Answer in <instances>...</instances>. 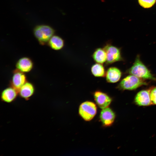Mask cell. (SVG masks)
I'll return each mask as SVG.
<instances>
[{"instance_id":"e0dca14e","label":"cell","mask_w":156,"mask_h":156,"mask_svg":"<svg viewBox=\"0 0 156 156\" xmlns=\"http://www.w3.org/2000/svg\"><path fill=\"white\" fill-rule=\"evenodd\" d=\"M140 5L144 8H149L155 3L156 0H138Z\"/></svg>"},{"instance_id":"9a60e30c","label":"cell","mask_w":156,"mask_h":156,"mask_svg":"<svg viewBox=\"0 0 156 156\" xmlns=\"http://www.w3.org/2000/svg\"><path fill=\"white\" fill-rule=\"evenodd\" d=\"M49 46L53 49L59 50L61 49L64 46V41L60 37L53 36L48 42Z\"/></svg>"},{"instance_id":"8fae6325","label":"cell","mask_w":156,"mask_h":156,"mask_svg":"<svg viewBox=\"0 0 156 156\" xmlns=\"http://www.w3.org/2000/svg\"><path fill=\"white\" fill-rule=\"evenodd\" d=\"M18 93V90L12 87L4 89L1 94L2 100L6 103H11L16 99Z\"/></svg>"},{"instance_id":"5b68a950","label":"cell","mask_w":156,"mask_h":156,"mask_svg":"<svg viewBox=\"0 0 156 156\" xmlns=\"http://www.w3.org/2000/svg\"><path fill=\"white\" fill-rule=\"evenodd\" d=\"M103 48L107 54L106 65L123 60L120 48L109 44H106Z\"/></svg>"},{"instance_id":"7c38bea8","label":"cell","mask_w":156,"mask_h":156,"mask_svg":"<svg viewBox=\"0 0 156 156\" xmlns=\"http://www.w3.org/2000/svg\"><path fill=\"white\" fill-rule=\"evenodd\" d=\"M33 63L31 60L27 57L20 59L16 62V67L17 70L23 72L27 73L32 69Z\"/></svg>"},{"instance_id":"30bf717a","label":"cell","mask_w":156,"mask_h":156,"mask_svg":"<svg viewBox=\"0 0 156 156\" xmlns=\"http://www.w3.org/2000/svg\"><path fill=\"white\" fill-rule=\"evenodd\" d=\"M26 82V77L23 73L18 70L14 72L11 81L12 87L18 90Z\"/></svg>"},{"instance_id":"8992f818","label":"cell","mask_w":156,"mask_h":156,"mask_svg":"<svg viewBox=\"0 0 156 156\" xmlns=\"http://www.w3.org/2000/svg\"><path fill=\"white\" fill-rule=\"evenodd\" d=\"M94 100L100 108L107 107L112 101V98L106 93L100 90H96L93 93Z\"/></svg>"},{"instance_id":"ac0fdd59","label":"cell","mask_w":156,"mask_h":156,"mask_svg":"<svg viewBox=\"0 0 156 156\" xmlns=\"http://www.w3.org/2000/svg\"><path fill=\"white\" fill-rule=\"evenodd\" d=\"M149 89L152 104L156 105V86L151 87Z\"/></svg>"},{"instance_id":"ba28073f","label":"cell","mask_w":156,"mask_h":156,"mask_svg":"<svg viewBox=\"0 0 156 156\" xmlns=\"http://www.w3.org/2000/svg\"><path fill=\"white\" fill-rule=\"evenodd\" d=\"M100 118L103 126L108 127L112 125L114 122L115 115L112 110L107 107L103 109L101 112Z\"/></svg>"},{"instance_id":"3957f363","label":"cell","mask_w":156,"mask_h":156,"mask_svg":"<svg viewBox=\"0 0 156 156\" xmlns=\"http://www.w3.org/2000/svg\"><path fill=\"white\" fill-rule=\"evenodd\" d=\"M148 85L144 79L131 75L122 79L117 87L122 90H133L143 85Z\"/></svg>"},{"instance_id":"7a4b0ae2","label":"cell","mask_w":156,"mask_h":156,"mask_svg":"<svg viewBox=\"0 0 156 156\" xmlns=\"http://www.w3.org/2000/svg\"><path fill=\"white\" fill-rule=\"evenodd\" d=\"M54 33V30L51 27L46 25H37L33 30L35 37L41 45L48 43Z\"/></svg>"},{"instance_id":"277c9868","label":"cell","mask_w":156,"mask_h":156,"mask_svg":"<svg viewBox=\"0 0 156 156\" xmlns=\"http://www.w3.org/2000/svg\"><path fill=\"white\" fill-rule=\"evenodd\" d=\"M97 112L95 104L90 101H86L80 105L79 112L80 116L85 121H89L94 117Z\"/></svg>"},{"instance_id":"6da1fadb","label":"cell","mask_w":156,"mask_h":156,"mask_svg":"<svg viewBox=\"0 0 156 156\" xmlns=\"http://www.w3.org/2000/svg\"><path fill=\"white\" fill-rule=\"evenodd\" d=\"M128 73L144 79L156 81V77L141 61L139 55L137 56L133 65L128 70Z\"/></svg>"},{"instance_id":"5bb4252c","label":"cell","mask_w":156,"mask_h":156,"mask_svg":"<svg viewBox=\"0 0 156 156\" xmlns=\"http://www.w3.org/2000/svg\"><path fill=\"white\" fill-rule=\"evenodd\" d=\"M92 57L96 63L103 64L106 62L107 60L106 53L104 48L96 49L92 55Z\"/></svg>"},{"instance_id":"9c48e42d","label":"cell","mask_w":156,"mask_h":156,"mask_svg":"<svg viewBox=\"0 0 156 156\" xmlns=\"http://www.w3.org/2000/svg\"><path fill=\"white\" fill-rule=\"evenodd\" d=\"M122 76V72L118 68L111 67L107 70L105 78L107 81L109 83H114L118 81Z\"/></svg>"},{"instance_id":"52a82bcc","label":"cell","mask_w":156,"mask_h":156,"mask_svg":"<svg viewBox=\"0 0 156 156\" xmlns=\"http://www.w3.org/2000/svg\"><path fill=\"white\" fill-rule=\"evenodd\" d=\"M134 102L136 105L140 106H147L152 105L149 89L141 90L137 93L135 97Z\"/></svg>"},{"instance_id":"2e32d148","label":"cell","mask_w":156,"mask_h":156,"mask_svg":"<svg viewBox=\"0 0 156 156\" xmlns=\"http://www.w3.org/2000/svg\"><path fill=\"white\" fill-rule=\"evenodd\" d=\"M91 71L92 75L96 77H103L106 72L102 64L97 63L92 66Z\"/></svg>"},{"instance_id":"4fadbf2b","label":"cell","mask_w":156,"mask_h":156,"mask_svg":"<svg viewBox=\"0 0 156 156\" xmlns=\"http://www.w3.org/2000/svg\"><path fill=\"white\" fill-rule=\"evenodd\" d=\"M18 91L19 96L21 98L27 100L34 94L35 92V88L32 83L26 82Z\"/></svg>"}]
</instances>
